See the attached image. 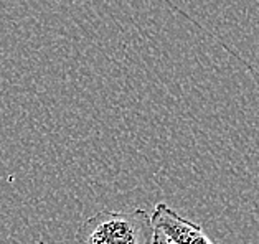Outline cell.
I'll use <instances>...</instances> for the list:
<instances>
[{
	"mask_svg": "<svg viewBox=\"0 0 259 244\" xmlns=\"http://www.w3.org/2000/svg\"><path fill=\"white\" fill-rule=\"evenodd\" d=\"M154 229L145 210H103L81 224V244H152Z\"/></svg>",
	"mask_w": 259,
	"mask_h": 244,
	"instance_id": "cell-1",
	"label": "cell"
},
{
	"mask_svg": "<svg viewBox=\"0 0 259 244\" xmlns=\"http://www.w3.org/2000/svg\"><path fill=\"white\" fill-rule=\"evenodd\" d=\"M152 244H214L200 224L180 216L167 203H157L150 215Z\"/></svg>",
	"mask_w": 259,
	"mask_h": 244,
	"instance_id": "cell-2",
	"label": "cell"
},
{
	"mask_svg": "<svg viewBox=\"0 0 259 244\" xmlns=\"http://www.w3.org/2000/svg\"><path fill=\"white\" fill-rule=\"evenodd\" d=\"M38 244H45V242H43V241H38Z\"/></svg>",
	"mask_w": 259,
	"mask_h": 244,
	"instance_id": "cell-3",
	"label": "cell"
}]
</instances>
